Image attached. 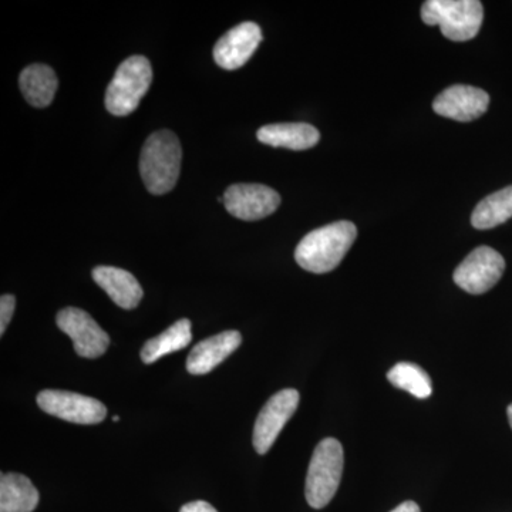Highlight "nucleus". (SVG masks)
I'll return each mask as SVG.
<instances>
[{
  "mask_svg": "<svg viewBox=\"0 0 512 512\" xmlns=\"http://www.w3.org/2000/svg\"><path fill=\"white\" fill-rule=\"evenodd\" d=\"M39 500V491L28 477L16 473L0 477V512H33Z\"/></svg>",
  "mask_w": 512,
  "mask_h": 512,
  "instance_id": "obj_17",
  "label": "nucleus"
},
{
  "mask_svg": "<svg viewBox=\"0 0 512 512\" xmlns=\"http://www.w3.org/2000/svg\"><path fill=\"white\" fill-rule=\"evenodd\" d=\"M16 299L13 295H2L0 298V335L8 329L13 312H15Z\"/></svg>",
  "mask_w": 512,
  "mask_h": 512,
  "instance_id": "obj_21",
  "label": "nucleus"
},
{
  "mask_svg": "<svg viewBox=\"0 0 512 512\" xmlns=\"http://www.w3.org/2000/svg\"><path fill=\"white\" fill-rule=\"evenodd\" d=\"M298 390L285 389L274 394L266 402L264 409L258 414L254 427V447L256 453L266 454L274 446L276 439L284 429L285 424L292 419L298 409Z\"/></svg>",
  "mask_w": 512,
  "mask_h": 512,
  "instance_id": "obj_9",
  "label": "nucleus"
},
{
  "mask_svg": "<svg viewBox=\"0 0 512 512\" xmlns=\"http://www.w3.org/2000/svg\"><path fill=\"white\" fill-rule=\"evenodd\" d=\"M345 456L343 447L336 439L320 441L313 451L308 476H306V501L315 510L325 508L335 497L342 480Z\"/></svg>",
  "mask_w": 512,
  "mask_h": 512,
  "instance_id": "obj_4",
  "label": "nucleus"
},
{
  "mask_svg": "<svg viewBox=\"0 0 512 512\" xmlns=\"http://www.w3.org/2000/svg\"><path fill=\"white\" fill-rule=\"evenodd\" d=\"M224 205L238 220L259 221L278 210L281 195L266 185L235 184L225 191Z\"/></svg>",
  "mask_w": 512,
  "mask_h": 512,
  "instance_id": "obj_10",
  "label": "nucleus"
},
{
  "mask_svg": "<svg viewBox=\"0 0 512 512\" xmlns=\"http://www.w3.org/2000/svg\"><path fill=\"white\" fill-rule=\"evenodd\" d=\"M507 414H508V421H510L511 429H512V404H510V406H508Z\"/></svg>",
  "mask_w": 512,
  "mask_h": 512,
  "instance_id": "obj_24",
  "label": "nucleus"
},
{
  "mask_svg": "<svg viewBox=\"0 0 512 512\" xmlns=\"http://www.w3.org/2000/svg\"><path fill=\"white\" fill-rule=\"evenodd\" d=\"M242 335L238 330H227L202 340L191 350L187 370L191 375H207L241 346Z\"/></svg>",
  "mask_w": 512,
  "mask_h": 512,
  "instance_id": "obj_13",
  "label": "nucleus"
},
{
  "mask_svg": "<svg viewBox=\"0 0 512 512\" xmlns=\"http://www.w3.org/2000/svg\"><path fill=\"white\" fill-rule=\"evenodd\" d=\"M512 218V185L485 197L471 215L477 229H491Z\"/></svg>",
  "mask_w": 512,
  "mask_h": 512,
  "instance_id": "obj_19",
  "label": "nucleus"
},
{
  "mask_svg": "<svg viewBox=\"0 0 512 512\" xmlns=\"http://www.w3.org/2000/svg\"><path fill=\"white\" fill-rule=\"evenodd\" d=\"M56 323L73 340L77 355L97 359L107 352L110 338L99 323L79 308H66L57 313Z\"/></svg>",
  "mask_w": 512,
  "mask_h": 512,
  "instance_id": "obj_8",
  "label": "nucleus"
},
{
  "mask_svg": "<svg viewBox=\"0 0 512 512\" xmlns=\"http://www.w3.org/2000/svg\"><path fill=\"white\" fill-rule=\"evenodd\" d=\"M19 86L29 104L45 109L55 99L59 80L52 67L42 63L30 64L20 73Z\"/></svg>",
  "mask_w": 512,
  "mask_h": 512,
  "instance_id": "obj_16",
  "label": "nucleus"
},
{
  "mask_svg": "<svg viewBox=\"0 0 512 512\" xmlns=\"http://www.w3.org/2000/svg\"><path fill=\"white\" fill-rule=\"evenodd\" d=\"M390 512H421L419 505L414 501H406V503L400 504L399 507L394 508Z\"/></svg>",
  "mask_w": 512,
  "mask_h": 512,
  "instance_id": "obj_23",
  "label": "nucleus"
},
{
  "mask_svg": "<svg viewBox=\"0 0 512 512\" xmlns=\"http://www.w3.org/2000/svg\"><path fill=\"white\" fill-rule=\"evenodd\" d=\"M180 512H218L212 507L211 504L205 501H192V503L185 504Z\"/></svg>",
  "mask_w": 512,
  "mask_h": 512,
  "instance_id": "obj_22",
  "label": "nucleus"
},
{
  "mask_svg": "<svg viewBox=\"0 0 512 512\" xmlns=\"http://www.w3.org/2000/svg\"><path fill=\"white\" fill-rule=\"evenodd\" d=\"M192 339L191 322L188 319H181L171 325L170 328L156 336V338L147 340L146 345L141 349V359L147 365L157 362L161 357L170 355V353L183 350L190 345Z\"/></svg>",
  "mask_w": 512,
  "mask_h": 512,
  "instance_id": "obj_18",
  "label": "nucleus"
},
{
  "mask_svg": "<svg viewBox=\"0 0 512 512\" xmlns=\"http://www.w3.org/2000/svg\"><path fill=\"white\" fill-rule=\"evenodd\" d=\"M356 237V225L349 221L332 222L315 229L296 247V262L312 274H326L338 268Z\"/></svg>",
  "mask_w": 512,
  "mask_h": 512,
  "instance_id": "obj_1",
  "label": "nucleus"
},
{
  "mask_svg": "<svg viewBox=\"0 0 512 512\" xmlns=\"http://www.w3.org/2000/svg\"><path fill=\"white\" fill-rule=\"evenodd\" d=\"M262 42L261 28L244 22L228 30L214 47V59L225 70H237L251 59Z\"/></svg>",
  "mask_w": 512,
  "mask_h": 512,
  "instance_id": "obj_12",
  "label": "nucleus"
},
{
  "mask_svg": "<svg viewBox=\"0 0 512 512\" xmlns=\"http://www.w3.org/2000/svg\"><path fill=\"white\" fill-rule=\"evenodd\" d=\"M256 137L266 146L284 147L293 151L309 150L320 140L318 128L306 123L268 124L259 128Z\"/></svg>",
  "mask_w": 512,
  "mask_h": 512,
  "instance_id": "obj_15",
  "label": "nucleus"
},
{
  "mask_svg": "<svg viewBox=\"0 0 512 512\" xmlns=\"http://www.w3.org/2000/svg\"><path fill=\"white\" fill-rule=\"evenodd\" d=\"M113 421H119V416H114Z\"/></svg>",
  "mask_w": 512,
  "mask_h": 512,
  "instance_id": "obj_25",
  "label": "nucleus"
},
{
  "mask_svg": "<svg viewBox=\"0 0 512 512\" xmlns=\"http://www.w3.org/2000/svg\"><path fill=\"white\" fill-rule=\"evenodd\" d=\"M387 380L397 389L406 390L417 399H427L433 392L430 376L414 363L403 362L394 366L387 373Z\"/></svg>",
  "mask_w": 512,
  "mask_h": 512,
  "instance_id": "obj_20",
  "label": "nucleus"
},
{
  "mask_svg": "<svg viewBox=\"0 0 512 512\" xmlns=\"http://www.w3.org/2000/svg\"><path fill=\"white\" fill-rule=\"evenodd\" d=\"M181 160L183 150L173 131L160 130L151 134L140 156V174L147 190L154 195L173 190L180 177Z\"/></svg>",
  "mask_w": 512,
  "mask_h": 512,
  "instance_id": "obj_2",
  "label": "nucleus"
},
{
  "mask_svg": "<svg viewBox=\"0 0 512 512\" xmlns=\"http://www.w3.org/2000/svg\"><path fill=\"white\" fill-rule=\"evenodd\" d=\"M37 404L43 412L70 423L97 424L107 416L106 406L99 400L66 390H43L37 394Z\"/></svg>",
  "mask_w": 512,
  "mask_h": 512,
  "instance_id": "obj_7",
  "label": "nucleus"
},
{
  "mask_svg": "<svg viewBox=\"0 0 512 512\" xmlns=\"http://www.w3.org/2000/svg\"><path fill=\"white\" fill-rule=\"evenodd\" d=\"M93 279L120 308H137L143 299L144 291L136 276L114 266H97L93 269Z\"/></svg>",
  "mask_w": 512,
  "mask_h": 512,
  "instance_id": "obj_14",
  "label": "nucleus"
},
{
  "mask_svg": "<svg viewBox=\"0 0 512 512\" xmlns=\"http://www.w3.org/2000/svg\"><path fill=\"white\" fill-rule=\"evenodd\" d=\"M153 82L150 60L144 56H131L120 64L106 92V109L113 116L124 117L133 113L146 96Z\"/></svg>",
  "mask_w": 512,
  "mask_h": 512,
  "instance_id": "obj_5",
  "label": "nucleus"
},
{
  "mask_svg": "<svg viewBox=\"0 0 512 512\" xmlns=\"http://www.w3.org/2000/svg\"><path fill=\"white\" fill-rule=\"evenodd\" d=\"M426 25L440 26L441 33L453 42L474 39L483 25V3L478 0H427L421 6Z\"/></svg>",
  "mask_w": 512,
  "mask_h": 512,
  "instance_id": "obj_3",
  "label": "nucleus"
},
{
  "mask_svg": "<svg viewBox=\"0 0 512 512\" xmlns=\"http://www.w3.org/2000/svg\"><path fill=\"white\" fill-rule=\"evenodd\" d=\"M490 106V96L484 90L473 86L448 87L436 97L433 109L441 117L446 119L468 123L480 119Z\"/></svg>",
  "mask_w": 512,
  "mask_h": 512,
  "instance_id": "obj_11",
  "label": "nucleus"
},
{
  "mask_svg": "<svg viewBox=\"0 0 512 512\" xmlns=\"http://www.w3.org/2000/svg\"><path fill=\"white\" fill-rule=\"evenodd\" d=\"M505 271L501 254L490 247H478L457 266L454 282L471 295L490 291L500 281Z\"/></svg>",
  "mask_w": 512,
  "mask_h": 512,
  "instance_id": "obj_6",
  "label": "nucleus"
}]
</instances>
